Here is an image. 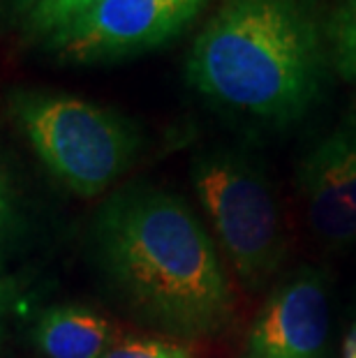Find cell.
Instances as JSON below:
<instances>
[{"mask_svg":"<svg viewBox=\"0 0 356 358\" xmlns=\"http://www.w3.org/2000/svg\"><path fill=\"white\" fill-rule=\"evenodd\" d=\"M211 229L248 289H262L287 257V227L269 176L248 153L220 148L192 164Z\"/></svg>","mask_w":356,"mask_h":358,"instance_id":"4","label":"cell"},{"mask_svg":"<svg viewBox=\"0 0 356 358\" xmlns=\"http://www.w3.org/2000/svg\"><path fill=\"white\" fill-rule=\"evenodd\" d=\"M95 248L111 285L150 324L187 338L232 324L234 294L215 243L180 196L123 187L100 208Z\"/></svg>","mask_w":356,"mask_h":358,"instance_id":"1","label":"cell"},{"mask_svg":"<svg viewBox=\"0 0 356 358\" xmlns=\"http://www.w3.org/2000/svg\"><path fill=\"white\" fill-rule=\"evenodd\" d=\"M329 56L340 77L356 83V0H340L327 21Z\"/></svg>","mask_w":356,"mask_h":358,"instance_id":"9","label":"cell"},{"mask_svg":"<svg viewBox=\"0 0 356 358\" xmlns=\"http://www.w3.org/2000/svg\"><path fill=\"white\" fill-rule=\"evenodd\" d=\"M5 215H7V194H5L3 182H0V224H3Z\"/></svg>","mask_w":356,"mask_h":358,"instance_id":"14","label":"cell"},{"mask_svg":"<svg viewBox=\"0 0 356 358\" xmlns=\"http://www.w3.org/2000/svg\"><path fill=\"white\" fill-rule=\"evenodd\" d=\"M10 104L42 164L83 199L107 192L139 153V134L123 116L81 97L21 90Z\"/></svg>","mask_w":356,"mask_h":358,"instance_id":"3","label":"cell"},{"mask_svg":"<svg viewBox=\"0 0 356 358\" xmlns=\"http://www.w3.org/2000/svg\"><path fill=\"white\" fill-rule=\"evenodd\" d=\"M331 331L324 273L299 268L271 289L252 319L241 358H324Z\"/></svg>","mask_w":356,"mask_h":358,"instance_id":"6","label":"cell"},{"mask_svg":"<svg viewBox=\"0 0 356 358\" xmlns=\"http://www.w3.org/2000/svg\"><path fill=\"white\" fill-rule=\"evenodd\" d=\"M208 0H100L44 37L67 63H104L162 47L199 17Z\"/></svg>","mask_w":356,"mask_h":358,"instance_id":"5","label":"cell"},{"mask_svg":"<svg viewBox=\"0 0 356 358\" xmlns=\"http://www.w3.org/2000/svg\"><path fill=\"white\" fill-rule=\"evenodd\" d=\"M35 342L47 358H102L113 347V326L97 312L54 308L37 324Z\"/></svg>","mask_w":356,"mask_h":358,"instance_id":"8","label":"cell"},{"mask_svg":"<svg viewBox=\"0 0 356 358\" xmlns=\"http://www.w3.org/2000/svg\"><path fill=\"white\" fill-rule=\"evenodd\" d=\"M102 358H194L185 345L166 340H127L113 345Z\"/></svg>","mask_w":356,"mask_h":358,"instance_id":"11","label":"cell"},{"mask_svg":"<svg viewBox=\"0 0 356 358\" xmlns=\"http://www.w3.org/2000/svg\"><path fill=\"white\" fill-rule=\"evenodd\" d=\"M12 299H14V285L12 282H0V322H3V317L10 310Z\"/></svg>","mask_w":356,"mask_h":358,"instance_id":"12","label":"cell"},{"mask_svg":"<svg viewBox=\"0 0 356 358\" xmlns=\"http://www.w3.org/2000/svg\"><path fill=\"white\" fill-rule=\"evenodd\" d=\"M100 0H33L28 12V26L37 35L49 37L63 28L67 21L79 17L88 7L97 5Z\"/></svg>","mask_w":356,"mask_h":358,"instance_id":"10","label":"cell"},{"mask_svg":"<svg viewBox=\"0 0 356 358\" xmlns=\"http://www.w3.org/2000/svg\"><path fill=\"white\" fill-rule=\"evenodd\" d=\"M299 189L317 238L331 248L356 241V111L308 150Z\"/></svg>","mask_w":356,"mask_h":358,"instance_id":"7","label":"cell"},{"mask_svg":"<svg viewBox=\"0 0 356 358\" xmlns=\"http://www.w3.org/2000/svg\"><path fill=\"white\" fill-rule=\"evenodd\" d=\"M343 358H356V322L352 324L350 333L345 335V345H343Z\"/></svg>","mask_w":356,"mask_h":358,"instance_id":"13","label":"cell"},{"mask_svg":"<svg viewBox=\"0 0 356 358\" xmlns=\"http://www.w3.org/2000/svg\"><path fill=\"white\" fill-rule=\"evenodd\" d=\"M320 0H220L187 56L190 86L269 127L301 120L327 79Z\"/></svg>","mask_w":356,"mask_h":358,"instance_id":"2","label":"cell"}]
</instances>
